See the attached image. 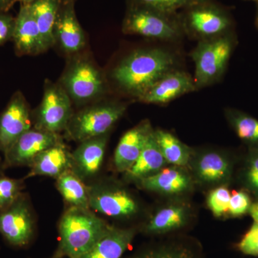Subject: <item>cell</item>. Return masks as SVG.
Wrapping results in <instances>:
<instances>
[{
  "mask_svg": "<svg viewBox=\"0 0 258 258\" xmlns=\"http://www.w3.org/2000/svg\"><path fill=\"white\" fill-rule=\"evenodd\" d=\"M175 64L176 57L169 51L142 49L120 61L112 71V79L122 92L139 100Z\"/></svg>",
  "mask_w": 258,
  "mask_h": 258,
  "instance_id": "cell-1",
  "label": "cell"
},
{
  "mask_svg": "<svg viewBox=\"0 0 258 258\" xmlns=\"http://www.w3.org/2000/svg\"><path fill=\"white\" fill-rule=\"evenodd\" d=\"M110 226L91 209L69 207L59 222V244L53 257H81L96 243Z\"/></svg>",
  "mask_w": 258,
  "mask_h": 258,
  "instance_id": "cell-2",
  "label": "cell"
},
{
  "mask_svg": "<svg viewBox=\"0 0 258 258\" xmlns=\"http://www.w3.org/2000/svg\"><path fill=\"white\" fill-rule=\"evenodd\" d=\"M122 31L160 40H176L184 32L178 13H165L138 0H128Z\"/></svg>",
  "mask_w": 258,
  "mask_h": 258,
  "instance_id": "cell-3",
  "label": "cell"
},
{
  "mask_svg": "<svg viewBox=\"0 0 258 258\" xmlns=\"http://www.w3.org/2000/svg\"><path fill=\"white\" fill-rule=\"evenodd\" d=\"M71 57L58 83L73 103L87 106L102 100L107 85L101 70L86 55L79 53Z\"/></svg>",
  "mask_w": 258,
  "mask_h": 258,
  "instance_id": "cell-4",
  "label": "cell"
},
{
  "mask_svg": "<svg viewBox=\"0 0 258 258\" xmlns=\"http://www.w3.org/2000/svg\"><path fill=\"white\" fill-rule=\"evenodd\" d=\"M126 109L125 103L117 101L100 100L88 104L74 113L64 130L66 137L80 143L108 134Z\"/></svg>",
  "mask_w": 258,
  "mask_h": 258,
  "instance_id": "cell-5",
  "label": "cell"
},
{
  "mask_svg": "<svg viewBox=\"0 0 258 258\" xmlns=\"http://www.w3.org/2000/svg\"><path fill=\"white\" fill-rule=\"evenodd\" d=\"M235 47V36L232 32L199 42L191 52L195 64L196 88L210 86L222 77Z\"/></svg>",
  "mask_w": 258,
  "mask_h": 258,
  "instance_id": "cell-6",
  "label": "cell"
},
{
  "mask_svg": "<svg viewBox=\"0 0 258 258\" xmlns=\"http://www.w3.org/2000/svg\"><path fill=\"white\" fill-rule=\"evenodd\" d=\"M180 23L184 32L200 38H213L232 32L230 13L211 0H200L181 10Z\"/></svg>",
  "mask_w": 258,
  "mask_h": 258,
  "instance_id": "cell-7",
  "label": "cell"
},
{
  "mask_svg": "<svg viewBox=\"0 0 258 258\" xmlns=\"http://www.w3.org/2000/svg\"><path fill=\"white\" fill-rule=\"evenodd\" d=\"M74 113L73 102L60 83L46 80L41 103L32 113L33 127L60 134Z\"/></svg>",
  "mask_w": 258,
  "mask_h": 258,
  "instance_id": "cell-8",
  "label": "cell"
},
{
  "mask_svg": "<svg viewBox=\"0 0 258 258\" xmlns=\"http://www.w3.org/2000/svg\"><path fill=\"white\" fill-rule=\"evenodd\" d=\"M36 233V220L30 199L22 193L11 205L0 211V235L8 245L27 248Z\"/></svg>",
  "mask_w": 258,
  "mask_h": 258,
  "instance_id": "cell-9",
  "label": "cell"
},
{
  "mask_svg": "<svg viewBox=\"0 0 258 258\" xmlns=\"http://www.w3.org/2000/svg\"><path fill=\"white\" fill-rule=\"evenodd\" d=\"M91 210L113 218H130L140 211L135 197L119 184L98 181L88 185Z\"/></svg>",
  "mask_w": 258,
  "mask_h": 258,
  "instance_id": "cell-10",
  "label": "cell"
},
{
  "mask_svg": "<svg viewBox=\"0 0 258 258\" xmlns=\"http://www.w3.org/2000/svg\"><path fill=\"white\" fill-rule=\"evenodd\" d=\"M60 142L62 139L60 134L32 127L3 154L5 169L18 166L30 167L40 153Z\"/></svg>",
  "mask_w": 258,
  "mask_h": 258,
  "instance_id": "cell-11",
  "label": "cell"
},
{
  "mask_svg": "<svg viewBox=\"0 0 258 258\" xmlns=\"http://www.w3.org/2000/svg\"><path fill=\"white\" fill-rule=\"evenodd\" d=\"M32 124L28 101L23 93L16 91L0 113V152L5 154Z\"/></svg>",
  "mask_w": 258,
  "mask_h": 258,
  "instance_id": "cell-12",
  "label": "cell"
},
{
  "mask_svg": "<svg viewBox=\"0 0 258 258\" xmlns=\"http://www.w3.org/2000/svg\"><path fill=\"white\" fill-rule=\"evenodd\" d=\"M55 45L69 56L81 53L86 44V33L80 24L74 0H62L53 31Z\"/></svg>",
  "mask_w": 258,
  "mask_h": 258,
  "instance_id": "cell-13",
  "label": "cell"
},
{
  "mask_svg": "<svg viewBox=\"0 0 258 258\" xmlns=\"http://www.w3.org/2000/svg\"><path fill=\"white\" fill-rule=\"evenodd\" d=\"M18 55H37L47 50L30 4H21L13 37Z\"/></svg>",
  "mask_w": 258,
  "mask_h": 258,
  "instance_id": "cell-14",
  "label": "cell"
},
{
  "mask_svg": "<svg viewBox=\"0 0 258 258\" xmlns=\"http://www.w3.org/2000/svg\"><path fill=\"white\" fill-rule=\"evenodd\" d=\"M108 140V134H106L83 141L71 153V170L83 181L92 179L99 172Z\"/></svg>",
  "mask_w": 258,
  "mask_h": 258,
  "instance_id": "cell-15",
  "label": "cell"
},
{
  "mask_svg": "<svg viewBox=\"0 0 258 258\" xmlns=\"http://www.w3.org/2000/svg\"><path fill=\"white\" fill-rule=\"evenodd\" d=\"M192 169L199 182L209 186H223L232 177L230 159L222 153L215 151H206L198 154L193 159Z\"/></svg>",
  "mask_w": 258,
  "mask_h": 258,
  "instance_id": "cell-16",
  "label": "cell"
},
{
  "mask_svg": "<svg viewBox=\"0 0 258 258\" xmlns=\"http://www.w3.org/2000/svg\"><path fill=\"white\" fill-rule=\"evenodd\" d=\"M152 131L150 122L144 120L123 134L113 157L115 170L124 174L135 164Z\"/></svg>",
  "mask_w": 258,
  "mask_h": 258,
  "instance_id": "cell-17",
  "label": "cell"
},
{
  "mask_svg": "<svg viewBox=\"0 0 258 258\" xmlns=\"http://www.w3.org/2000/svg\"><path fill=\"white\" fill-rule=\"evenodd\" d=\"M196 88L191 76L173 70L158 81L139 101L154 104L167 103Z\"/></svg>",
  "mask_w": 258,
  "mask_h": 258,
  "instance_id": "cell-18",
  "label": "cell"
},
{
  "mask_svg": "<svg viewBox=\"0 0 258 258\" xmlns=\"http://www.w3.org/2000/svg\"><path fill=\"white\" fill-rule=\"evenodd\" d=\"M142 189L167 195H178L189 191L191 176L180 166L163 168L156 174L137 181Z\"/></svg>",
  "mask_w": 258,
  "mask_h": 258,
  "instance_id": "cell-19",
  "label": "cell"
},
{
  "mask_svg": "<svg viewBox=\"0 0 258 258\" xmlns=\"http://www.w3.org/2000/svg\"><path fill=\"white\" fill-rule=\"evenodd\" d=\"M189 207L184 203H173L156 211L141 230L150 236L166 235L184 228L190 218Z\"/></svg>",
  "mask_w": 258,
  "mask_h": 258,
  "instance_id": "cell-20",
  "label": "cell"
},
{
  "mask_svg": "<svg viewBox=\"0 0 258 258\" xmlns=\"http://www.w3.org/2000/svg\"><path fill=\"white\" fill-rule=\"evenodd\" d=\"M137 231L134 227L120 228L111 225L96 243L79 258H121Z\"/></svg>",
  "mask_w": 258,
  "mask_h": 258,
  "instance_id": "cell-21",
  "label": "cell"
},
{
  "mask_svg": "<svg viewBox=\"0 0 258 258\" xmlns=\"http://www.w3.org/2000/svg\"><path fill=\"white\" fill-rule=\"evenodd\" d=\"M30 168V171L24 178L25 179L37 176L57 179L61 174L72 169L71 153L63 142H60L40 153Z\"/></svg>",
  "mask_w": 258,
  "mask_h": 258,
  "instance_id": "cell-22",
  "label": "cell"
},
{
  "mask_svg": "<svg viewBox=\"0 0 258 258\" xmlns=\"http://www.w3.org/2000/svg\"><path fill=\"white\" fill-rule=\"evenodd\" d=\"M154 131L153 129L148 137L135 164L124 173L125 181L137 183L140 179L156 174L168 164L154 137Z\"/></svg>",
  "mask_w": 258,
  "mask_h": 258,
  "instance_id": "cell-23",
  "label": "cell"
},
{
  "mask_svg": "<svg viewBox=\"0 0 258 258\" xmlns=\"http://www.w3.org/2000/svg\"><path fill=\"white\" fill-rule=\"evenodd\" d=\"M128 258H203V255L196 242L184 238L151 244Z\"/></svg>",
  "mask_w": 258,
  "mask_h": 258,
  "instance_id": "cell-24",
  "label": "cell"
},
{
  "mask_svg": "<svg viewBox=\"0 0 258 258\" xmlns=\"http://www.w3.org/2000/svg\"><path fill=\"white\" fill-rule=\"evenodd\" d=\"M62 2V0H35L30 4L47 50L55 45L54 26Z\"/></svg>",
  "mask_w": 258,
  "mask_h": 258,
  "instance_id": "cell-25",
  "label": "cell"
},
{
  "mask_svg": "<svg viewBox=\"0 0 258 258\" xmlns=\"http://www.w3.org/2000/svg\"><path fill=\"white\" fill-rule=\"evenodd\" d=\"M56 187L69 207L90 209L88 186L71 169L56 179Z\"/></svg>",
  "mask_w": 258,
  "mask_h": 258,
  "instance_id": "cell-26",
  "label": "cell"
},
{
  "mask_svg": "<svg viewBox=\"0 0 258 258\" xmlns=\"http://www.w3.org/2000/svg\"><path fill=\"white\" fill-rule=\"evenodd\" d=\"M154 137L168 164L184 167L191 159V149L172 134L158 129L154 131Z\"/></svg>",
  "mask_w": 258,
  "mask_h": 258,
  "instance_id": "cell-27",
  "label": "cell"
},
{
  "mask_svg": "<svg viewBox=\"0 0 258 258\" xmlns=\"http://www.w3.org/2000/svg\"><path fill=\"white\" fill-rule=\"evenodd\" d=\"M226 116L231 126L249 148H258V120L247 113L236 109H228Z\"/></svg>",
  "mask_w": 258,
  "mask_h": 258,
  "instance_id": "cell-28",
  "label": "cell"
},
{
  "mask_svg": "<svg viewBox=\"0 0 258 258\" xmlns=\"http://www.w3.org/2000/svg\"><path fill=\"white\" fill-rule=\"evenodd\" d=\"M25 187V179H13L0 174V211L9 208Z\"/></svg>",
  "mask_w": 258,
  "mask_h": 258,
  "instance_id": "cell-29",
  "label": "cell"
},
{
  "mask_svg": "<svg viewBox=\"0 0 258 258\" xmlns=\"http://www.w3.org/2000/svg\"><path fill=\"white\" fill-rule=\"evenodd\" d=\"M242 179L244 187L258 200V148H249Z\"/></svg>",
  "mask_w": 258,
  "mask_h": 258,
  "instance_id": "cell-30",
  "label": "cell"
},
{
  "mask_svg": "<svg viewBox=\"0 0 258 258\" xmlns=\"http://www.w3.org/2000/svg\"><path fill=\"white\" fill-rule=\"evenodd\" d=\"M231 194L225 186H220L209 194L207 203L215 217L223 216L229 211Z\"/></svg>",
  "mask_w": 258,
  "mask_h": 258,
  "instance_id": "cell-31",
  "label": "cell"
},
{
  "mask_svg": "<svg viewBox=\"0 0 258 258\" xmlns=\"http://www.w3.org/2000/svg\"><path fill=\"white\" fill-rule=\"evenodd\" d=\"M155 9L168 13H177L200 0H138Z\"/></svg>",
  "mask_w": 258,
  "mask_h": 258,
  "instance_id": "cell-32",
  "label": "cell"
},
{
  "mask_svg": "<svg viewBox=\"0 0 258 258\" xmlns=\"http://www.w3.org/2000/svg\"><path fill=\"white\" fill-rule=\"evenodd\" d=\"M252 204L248 194L244 191H237L231 195L229 214L234 217L242 216L249 212Z\"/></svg>",
  "mask_w": 258,
  "mask_h": 258,
  "instance_id": "cell-33",
  "label": "cell"
},
{
  "mask_svg": "<svg viewBox=\"0 0 258 258\" xmlns=\"http://www.w3.org/2000/svg\"><path fill=\"white\" fill-rule=\"evenodd\" d=\"M242 253L258 257V223L253 222L247 233L237 244Z\"/></svg>",
  "mask_w": 258,
  "mask_h": 258,
  "instance_id": "cell-34",
  "label": "cell"
},
{
  "mask_svg": "<svg viewBox=\"0 0 258 258\" xmlns=\"http://www.w3.org/2000/svg\"><path fill=\"white\" fill-rule=\"evenodd\" d=\"M15 18L8 13H0V46L13 40Z\"/></svg>",
  "mask_w": 258,
  "mask_h": 258,
  "instance_id": "cell-35",
  "label": "cell"
},
{
  "mask_svg": "<svg viewBox=\"0 0 258 258\" xmlns=\"http://www.w3.org/2000/svg\"><path fill=\"white\" fill-rule=\"evenodd\" d=\"M18 0H0V13H8Z\"/></svg>",
  "mask_w": 258,
  "mask_h": 258,
  "instance_id": "cell-36",
  "label": "cell"
},
{
  "mask_svg": "<svg viewBox=\"0 0 258 258\" xmlns=\"http://www.w3.org/2000/svg\"><path fill=\"white\" fill-rule=\"evenodd\" d=\"M249 213L253 219L254 222L258 223V201L252 204L249 208Z\"/></svg>",
  "mask_w": 258,
  "mask_h": 258,
  "instance_id": "cell-37",
  "label": "cell"
},
{
  "mask_svg": "<svg viewBox=\"0 0 258 258\" xmlns=\"http://www.w3.org/2000/svg\"><path fill=\"white\" fill-rule=\"evenodd\" d=\"M1 153V152H0ZM4 164H3V159H2L1 155H0V174H4Z\"/></svg>",
  "mask_w": 258,
  "mask_h": 258,
  "instance_id": "cell-38",
  "label": "cell"
},
{
  "mask_svg": "<svg viewBox=\"0 0 258 258\" xmlns=\"http://www.w3.org/2000/svg\"><path fill=\"white\" fill-rule=\"evenodd\" d=\"M35 0H18V2H20L21 4H31Z\"/></svg>",
  "mask_w": 258,
  "mask_h": 258,
  "instance_id": "cell-39",
  "label": "cell"
},
{
  "mask_svg": "<svg viewBox=\"0 0 258 258\" xmlns=\"http://www.w3.org/2000/svg\"><path fill=\"white\" fill-rule=\"evenodd\" d=\"M256 4H257V12H256L255 25L258 28V3H256Z\"/></svg>",
  "mask_w": 258,
  "mask_h": 258,
  "instance_id": "cell-40",
  "label": "cell"
},
{
  "mask_svg": "<svg viewBox=\"0 0 258 258\" xmlns=\"http://www.w3.org/2000/svg\"><path fill=\"white\" fill-rule=\"evenodd\" d=\"M247 1H253L255 2L256 3H258V0H247Z\"/></svg>",
  "mask_w": 258,
  "mask_h": 258,
  "instance_id": "cell-41",
  "label": "cell"
},
{
  "mask_svg": "<svg viewBox=\"0 0 258 258\" xmlns=\"http://www.w3.org/2000/svg\"><path fill=\"white\" fill-rule=\"evenodd\" d=\"M52 258H54L53 257H52Z\"/></svg>",
  "mask_w": 258,
  "mask_h": 258,
  "instance_id": "cell-42",
  "label": "cell"
}]
</instances>
